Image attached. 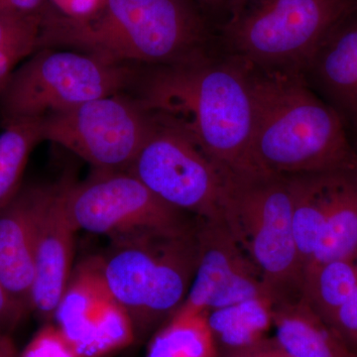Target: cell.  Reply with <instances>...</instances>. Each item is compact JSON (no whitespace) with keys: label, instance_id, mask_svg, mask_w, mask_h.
I'll return each mask as SVG.
<instances>
[{"label":"cell","instance_id":"20","mask_svg":"<svg viewBox=\"0 0 357 357\" xmlns=\"http://www.w3.org/2000/svg\"><path fill=\"white\" fill-rule=\"evenodd\" d=\"M146 357H218L208 312H176L152 335Z\"/></svg>","mask_w":357,"mask_h":357},{"label":"cell","instance_id":"32","mask_svg":"<svg viewBox=\"0 0 357 357\" xmlns=\"http://www.w3.org/2000/svg\"><path fill=\"white\" fill-rule=\"evenodd\" d=\"M354 262H356V270H357V256H356V259H354Z\"/></svg>","mask_w":357,"mask_h":357},{"label":"cell","instance_id":"1","mask_svg":"<svg viewBox=\"0 0 357 357\" xmlns=\"http://www.w3.org/2000/svg\"><path fill=\"white\" fill-rule=\"evenodd\" d=\"M129 93L177 121L231 175L267 173L253 158L252 100L241 61L217 49L178 64L140 67Z\"/></svg>","mask_w":357,"mask_h":357},{"label":"cell","instance_id":"29","mask_svg":"<svg viewBox=\"0 0 357 357\" xmlns=\"http://www.w3.org/2000/svg\"><path fill=\"white\" fill-rule=\"evenodd\" d=\"M46 0H0V13L14 16H42Z\"/></svg>","mask_w":357,"mask_h":357},{"label":"cell","instance_id":"16","mask_svg":"<svg viewBox=\"0 0 357 357\" xmlns=\"http://www.w3.org/2000/svg\"><path fill=\"white\" fill-rule=\"evenodd\" d=\"M275 342L290 357H354L335 331L303 296L274 305Z\"/></svg>","mask_w":357,"mask_h":357},{"label":"cell","instance_id":"21","mask_svg":"<svg viewBox=\"0 0 357 357\" xmlns=\"http://www.w3.org/2000/svg\"><path fill=\"white\" fill-rule=\"evenodd\" d=\"M357 288L354 260H335L307 268L303 297L326 324Z\"/></svg>","mask_w":357,"mask_h":357},{"label":"cell","instance_id":"22","mask_svg":"<svg viewBox=\"0 0 357 357\" xmlns=\"http://www.w3.org/2000/svg\"><path fill=\"white\" fill-rule=\"evenodd\" d=\"M43 119H21L3 126L0 133V208L22 185L33 150L43 139Z\"/></svg>","mask_w":357,"mask_h":357},{"label":"cell","instance_id":"31","mask_svg":"<svg viewBox=\"0 0 357 357\" xmlns=\"http://www.w3.org/2000/svg\"><path fill=\"white\" fill-rule=\"evenodd\" d=\"M204 11L206 16L208 13H213L215 11L225 10V6L229 3V0H192Z\"/></svg>","mask_w":357,"mask_h":357},{"label":"cell","instance_id":"7","mask_svg":"<svg viewBox=\"0 0 357 357\" xmlns=\"http://www.w3.org/2000/svg\"><path fill=\"white\" fill-rule=\"evenodd\" d=\"M140 67L112 65L79 52L39 49L0 91L2 126L44 119L82 103L130 91Z\"/></svg>","mask_w":357,"mask_h":357},{"label":"cell","instance_id":"12","mask_svg":"<svg viewBox=\"0 0 357 357\" xmlns=\"http://www.w3.org/2000/svg\"><path fill=\"white\" fill-rule=\"evenodd\" d=\"M197 238L196 273L178 311L208 312L259 296H271L261 272L225 222L198 218Z\"/></svg>","mask_w":357,"mask_h":357},{"label":"cell","instance_id":"15","mask_svg":"<svg viewBox=\"0 0 357 357\" xmlns=\"http://www.w3.org/2000/svg\"><path fill=\"white\" fill-rule=\"evenodd\" d=\"M304 74L317 95L340 117L357 152V8L326 35Z\"/></svg>","mask_w":357,"mask_h":357},{"label":"cell","instance_id":"25","mask_svg":"<svg viewBox=\"0 0 357 357\" xmlns=\"http://www.w3.org/2000/svg\"><path fill=\"white\" fill-rule=\"evenodd\" d=\"M328 326L349 345H357V288L338 307Z\"/></svg>","mask_w":357,"mask_h":357},{"label":"cell","instance_id":"28","mask_svg":"<svg viewBox=\"0 0 357 357\" xmlns=\"http://www.w3.org/2000/svg\"><path fill=\"white\" fill-rule=\"evenodd\" d=\"M218 357H290L272 337H267L250 347L220 354Z\"/></svg>","mask_w":357,"mask_h":357},{"label":"cell","instance_id":"9","mask_svg":"<svg viewBox=\"0 0 357 357\" xmlns=\"http://www.w3.org/2000/svg\"><path fill=\"white\" fill-rule=\"evenodd\" d=\"M153 121V110L124 91L49 115L42 121V128L44 141L66 148L93 170L126 172Z\"/></svg>","mask_w":357,"mask_h":357},{"label":"cell","instance_id":"17","mask_svg":"<svg viewBox=\"0 0 357 357\" xmlns=\"http://www.w3.org/2000/svg\"><path fill=\"white\" fill-rule=\"evenodd\" d=\"M356 256L357 172H330L325 227L307 268L335 260H354Z\"/></svg>","mask_w":357,"mask_h":357},{"label":"cell","instance_id":"3","mask_svg":"<svg viewBox=\"0 0 357 357\" xmlns=\"http://www.w3.org/2000/svg\"><path fill=\"white\" fill-rule=\"evenodd\" d=\"M244 65L258 168L284 176L357 172V152L342 119L317 95L303 70Z\"/></svg>","mask_w":357,"mask_h":357},{"label":"cell","instance_id":"30","mask_svg":"<svg viewBox=\"0 0 357 357\" xmlns=\"http://www.w3.org/2000/svg\"><path fill=\"white\" fill-rule=\"evenodd\" d=\"M14 340L9 333H0V357H20Z\"/></svg>","mask_w":357,"mask_h":357},{"label":"cell","instance_id":"2","mask_svg":"<svg viewBox=\"0 0 357 357\" xmlns=\"http://www.w3.org/2000/svg\"><path fill=\"white\" fill-rule=\"evenodd\" d=\"M70 50L112 65L178 64L217 49L215 28L192 0H107L84 20L46 8L39 49Z\"/></svg>","mask_w":357,"mask_h":357},{"label":"cell","instance_id":"26","mask_svg":"<svg viewBox=\"0 0 357 357\" xmlns=\"http://www.w3.org/2000/svg\"><path fill=\"white\" fill-rule=\"evenodd\" d=\"M46 2L47 8L61 17L84 20L100 13L107 0H46Z\"/></svg>","mask_w":357,"mask_h":357},{"label":"cell","instance_id":"11","mask_svg":"<svg viewBox=\"0 0 357 357\" xmlns=\"http://www.w3.org/2000/svg\"><path fill=\"white\" fill-rule=\"evenodd\" d=\"M53 324L77 357H112L137 342L130 317L103 278L98 255L73 268Z\"/></svg>","mask_w":357,"mask_h":357},{"label":"cell","instance_id":"27","mask_svg":"<svg viewBox=\"0 0 357 357\" xmlns=\"http://www.w3.org/2000/svg\"><path fill=\"white\" fill-rule=\"evenodd\" d=\"M27 314L16 304L0 279V333L11 335Z\"/></svg>","mask_w":357,"mask_h":357},{"label":"cell","instance_id":"5","mask_svg":"<svg viewBox=\"0 0 357 357\" xmlns=\"http://www.w3.org/2000/svg\"><path fill=\"white\" fill-rule=\"evenodd\" d=\"M357 0H229L215 29L218 50L244 64L304 72Z\"/></svg>","mask_w":357,"mask_h":357},{"label":"cell","instance_id":"23","mask_svg":"<svg viewBox=\"0 0 357 357\" xmlns=\"http://www.w3.org/2000/svg\"><path fill=\"white\" fill-rule=\"evenodd\" d=\"M41 20L0 13V91L18 65L38 50Z\"/></svg>","mask_w":357,"mask_h":357},{"label":"cell","instance_id":"18","mask_svg":"<svg viewBox=\"0 0 357 357\" xmlns=\"http://www.w3.org/2000/svg\"><path fill=\"white\" fill-rule=\"evenodd\" d=\"M328 173L289 176L294 237L304 273L311 264L325 227L328 206Z\"/></svg>","mask_w":357,"mask_h":357},{"label":"cell","instance_id":"8","mask_svg":"<svg viewBox=\"0 0 357 357\" xmlns=\"http://www.w3.org/2000/svg\"><path fill=\"white\" fill-rule=\"evenodd\" d=\"M126 172L169 206L195 218L223 222L232 175L171 117L154 112L151 130Z\"/></svg>","mask_w":357,"mask_h":357},{"label":"cell","instance_id":"24","mask_svg":"<svg viewBox=\"0 0 357 357\" xmlns=\"http://www.w3.org/2000/svg\"><path fill=\"white\" fill-rule=\"evenodd\" d=\"M20 357H77L55 324H46L30 340Z\"/></svg>","mask_w":357,"mask_h":357},{"label":"cell","instance_id":"4","mask_svg":"<svg viewBox=\"0 0 357 357\" xmlns=\"http://www.w3.org/2000/svg\"><path fill=\"white\" fill-rule=\"evenodd\" d=\"M198 255L197 223L182 231L147 229L109 238V248L98 255L103 278L130 317L137 342L182 306Z\"/></svg>","mask_w":357,"mask_h":357},{"label":"cell","instance_id":"13","mask_svg":"<svg viewBox=\"0 0 357 357\" xmlns=\"http://www.w3.org/2000/svg\"><path fill=\"white\" fill-rule=\"evenodd\" d=\"M53 185L22 184L13 198L0 208V279L26 314L31 312L40 220Z\"/></svg>","mask_w":357,"mask_h":357},{"label":"cell","instance_id":"6","mask_svg":"<svg viewBox=\"0 0 357 357\" xmlns=\"http://www.w3.org/2000/svg\"><path fill=\"white\" fill-rule=\"evenodd\" d=\"M223 222L261 272L275 304L303 296L289 176H232Z\"/></svg>","mask_w":357,"mask_h":357},{"label":"cell","instance_id":"19","mask_svg":"<svg viewBox=\"0 0 357 357\" xmlns=\"http://www.w3.org/2000/svg\"><path fill=\"white\" fill-rule=\"evenodd\" d=\"M274 299L259 296L208 312L218 356L260 342L273 326Z\"/></svg>","mask_w":357,"mask_h":357},{"label":"cell","instance_id":"33","mask_svg":"<svg viewBox=\"0 0 357 357\" xmlns=\"http://www.w3.org/2000/svg\"><path fill=\"white\" fill-rule=\"evenodd\" d=\"M354 357H357V352H356V354H354Z\"/></svg>","mask_w":357,"mask_h":357},{"label":"cell","instance_id":"10","mask_svg":"<svg viewBox=\"0 0 357 357\" xmlns=\"http://www.w3.org/2000/svg\"><path fill=\"white\" fill-rule=\"evenodd\" d=\"M65 204L77 231L109 238L147 229L182 231L198 220L169 206L128 172L93 170L83 182L70 178Z\"/></svg>","mask_w":357,"mask_h":357},{"label":"cell","instance_id":"14","mask_svg":"<svg viewBox=\"0 0 357 357\" xmlns=\"http://www.w3.org/2000/svg\"><path fill=\"white\" fill-rule=\"evenodd\" d=\"M70 176L54 183L40 220L35 248L31 312L46 324L54 314L73 272L75 234L77 231L66 210Z\"/></svg>","mask_w":357,"mask_h":357}]
</instances>
